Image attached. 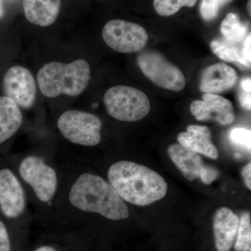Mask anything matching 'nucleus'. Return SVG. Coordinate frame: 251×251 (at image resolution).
Listing matches in <instances>:
<instances>
[{
    "label": "nucleus",
    "instance_id": "obj_2",
    "mask_svg": "<svg viewBox=\"0 0 251 251\" xmlns=\"http://www.w3.org/2000/svg\"><path fill=\"white\" fill-rule=\"evenodd\" d=\"M69 200L77 210L99 214L112 221L129 216L126 204L115 188L97 175H80L71 187Z\"/></svg>",
    "mask_w": 251,
    "mask_h": 251
},
{
    "label": "nucleus",
    "instance_id": "obj_10",
    "mask_svg": "<svg viewBox=\"0 0 251 251\" xmlns=\"http://www.w3.org/2000/svg\"><path fill=\"white\" fill-rule=\"evenodd\" d=\"M26 209V196L21 181L9 168L0 170V211L9 219L22 216Z\"/></svg>",
    "mask_w": 251,
    "mask_h": 251
},
{
    "label": "nucleus",
    "instance_id": "obj_26",
    "mask_svg": "<svg viewBox=\"0 0 251 251\" xmlns=\"http://www.w3.org/2000/svg\"><path fill=\"white\" fill-rule=\"evenodd\" d=\"M251 92H247L241 88L239 91V99L241 105L247 110H251Z\"/></svg>",
    "mask_w": 251,
    "mask_h": 251
},
{
    "label": "nucleus",
    "instance_id": "obj_27",
    "mask_svg": "<svg viewBox=\"0 0 251 251\" xmlns=\"http://www.w3.org/2000/svg\"><path fill=\"white\" fill-rule=\"evenodd\" d=\"M243 56L246 60L251 62V35L249 34L244 40L242 49Z\"/></svg>",
    "mask_w": 251,
    "mask_h": 251
},
{
    "label": "nucleus",
    "instance_id": "obj_8",
    "mask_svg": "<svg viewBox=\"0 0 251 251\" xmlns=\"http://www.w3.org/2000/svg\"><path fill=\"white\" fill-rule=\"evenodd\" d=\"M102 37L109 47L122 53L138 52L148 41V32L143 26L118 19L111 20L105 25Z\"/></svg>",
    "mask_w": 251,
    "mask_h": 251
},
{
    "label": "nucleus",
    "instance_id": "obj_32",
    "mask_svg": "<svg viewBox=\"0 0 251 251\" xmlns=\"http://www.w3.org/2000/svg\"><path fill=\"white\" fill-rule=\"evenodd\" d=\"M251 0H249L247 3V11L248 13H249V16H251Z\"/></svg>",
    "mask_w": 251,
    "mask_h": 251
},
{
    "label": "nucleus",
    "instance_id": "obj_1",
    "mask_svg": "<svg viewBox=\"0 0 251 251\" xmlns=\"http://www.w3.org/2000/svg\"><path fill=\"white\" fill-rule=\"evenodd\" d=\"M109 183L124 201L140 206L163 199L168 184L163 176L133 161L114 163L108 172Z\"/></svg>",
    "mask_w": 251,
    "mask_h": 251
},
{
    "label": "nucleus",
    "instance_id": "obj_7",
    "mask_svg": "<svg viewBox=\"0 0 251 251\" xmlns=\"http://www.w3.org/2000/svg\"><path fill=\"white\" fill-rule=\"evenodd\" d=\"M142 72L155 85L166 90L180 92L186 86V78L179 68L159 52H143L137 59Z\"/></svg>",
    "mask_w": 251,
    "mask_h": 251
},
{
    "label": "nucleus",
    "instance_id": "obj_16",
    "mask_svg": "<svg viewBox=\"0 0 251 251\" xmlns=\"http://www.w3.org/2000/svg\"><path fill=\"white\" fill-rule=\"evenodd\" d=\"M62 0H23L25 15L29 23L48 27L55 22Z\"/></svg>",
    "mask_w": 251,
    "mask_h": 251
},
{
    "label": "nucleus",
    "instance_id": "obj_22",
    "mask_svg": "<svg viewBox=\"0 0 251 251\" xmlns=\"http://www.w3.org/2000/svg\"><path fill=\"white\" fill-rule=\"evenodd\" d=\"M228 138L230 143L236 148L251 153V130L243 127H234L229 130Z\"/></svg>",
    "mask_w": 251,
    "mask_h": 251
},
{
    "label": "nucleus",
    "instance_id": "obj_17",
    "mask_svg": "<svg viewBox=\"0 0 251 251\" xmlns=\"http://www.w3.org/2000/svg\"><path fill=\"white\" fill-rule=\"evenodd\" d=\"M23 121V113L17 104L6 96L0 97V145L17 133Z\"/></svg>",
    "mask_w": 251,
    "mask_h": 251
},
{
    "label": "nucleus",
    "instance_id": "obj_15",
    "mask_svg": "<svg viewBox=\"0 0 251 251\" xmlns=\"http://www.w3.org/2000/svg\"><path fill=\"white\" fill-rule=\"evenodd\" d=\"M168 153L172 161L186 179L194 181L200 178L205 164L199 153L188 150L179 143L170 145Z\"/></svg>",
    "mask_w": 251,
    "mask_h": 251
},
{
    "label": "nucleus",
    "instance_id": "obj_19",
    "mask_svg": "<svg viewBox=\"0 0 251 251\" xmlns=\"http://www.w3.org/2000/svg\"><path fill=\"white\" fill-rule=\"evenodd\" d=\"M221 32L225 39L237 44L244 41L249 35L248 26L234 13H229L224 18L221 24Z\"/></svg>",
    "mask_w": 251,
    "mask_h": 251
},
{
    "label": "nucleus",
    "instance_id": "obj_25",
    "mask_svg": "<svg viewBox=\"0 0 251 251\" xmlns=\"http://www.w3.org/2000/svg\"><path fill=\"white\" fill-rule=\"evenodd\" d=\"M0 251H11L9 232L4 223L0 220Z\"/></svg>",
    "mask_w": 251,
    "mask_h": 251
},
{
    "label": "nucleus",
    "instance_id": "obj_31",
    "mask_svg": "<svg viewBox=\"0 0 251 251\" xmlns=\"http://www.w3.org/2000/svg\"><path fill=\"white\" fill-rule=\"evenodd\" d=\"M3 16H4V9H3L1 0H0V18H2Z\"/></svg>",
    "mask_w": 251,
    "mask_h": 251
},
{
    "label": "nucleus",
    "instance_id": "obj_5",
    "mask_svg": "<svg viewBox=\"0 0 251 251\" xmlns=\"http://www.w3.org/2000/svg\"><path fill=\"white\" fill-rule=\"evenodd\" d=\"M102 125L97 115L77 110L63 112L57 120V128L66 139L85 147L97 146L100 143Z\"/></svg>",
    "mask_w": 251,
    "mask_h": 251
},
{
    "label": "nucleus",
    "instance_id": "obj_14",
    "mask_svg": "<svg viewBox=\"0 0 251 251\" xmlns=\"http://www.w3.org/2000/svg\"><path fill=\"white\" fill-rule=\"evenodd\" d=\"M180 145L211 159H217L219 151L211 141L210 130L205 126L189 125L186 132H181L177 137Z\"/></svg>",
    "mask_w": 251,
    "mask_h": 251
},
{
    "label": "nucleus",
    "instance_id": "obj_23",
    "mask_svg": "<svg viewBox=\"0 0 251 251\" xmlns=\"http://www.w3.org/2000/svg\"><path fill=\"white\" fill-rule=\"evenodd\" d=\"M232 1L233 0H202L200 5L201 16L206 22L213 21L217 17L221 9Z\"/></svg>",
    "mask_w": 251,
    "mask_h": 251
},
{
    "label": "nucleus",
    "instance_id": "obj_11",
    "mask_svg": "<svg viewBox=\"0 0 251 251\" xmlns=\"http://www.w3.org/2000/svg\"><path fill=\"white\" fill-rule=\"evenodd\" d=\"M191 112L198 121H215L222 125L233 123V105L228 99L215 94H204L202 100H196L191 105Z\"/></svg>",
    "mask_w": 251,
    "mask_h": 251
},
{
    "label": "nucleus",
    "instance_id": "obj_9",
    "mask_svg": "<svg viewBox=\"0 0 251 251\" xmlns=\"http://www.w3.org/2000/svg\"><path fill=\"white\" fill-rule=\"evenodd\" d=\"M3 90L20 108L29 109L36 99V83L30 71L21 66L10 68L3 78Z\"/></svg>",
    "mask_w": 251,
    "mask_h": 251
},
{
    "label": "nucleus",
    "instance_id": "obj_24",
    "mask_svg": "<svg viewBox=\"0 0 251 251\" xmlns=\"http://www.w3.org/2000/svg\"><path fill=\"white\" fill-rule=\"evenodd\" d=\"M219 172L216 168L205 165L200 175V179L204 184H210L219 177Z\"/></svg>",
    "mask_w": 251,
    "mask_h": 251
},
{
    "label": "nucleus",
    "instance_id": "obj_21",
    "mask_svg": "<svg viewBox=\"0 0 251 251\" xmlns=\"http://www.w3.org/2000/svg\"><path fill=\"white\" fill-rule=\"evenodd\" d=\"M198 0H153V4L157 14L164 17L176 14L182 7H193Z\"/></svg>",
    "mask_w": 251,
    "mask_h": 251
},
{
    "label": "nucleus",
    "instance_id": "obj_30",
    "mask_svg": "<svg viewBox=\"0 0 251 251\" xmlns=\"http://www.w3.org/2000/svg\"><path fill=\"white\" fill-rule=\"evenodd\" d=\"M58 251L56 250L54 247H50V246H42V247H40L36 249L35 251Z\"/></svg>",
    "mask_w": 251,
    "mask_h": 251
},
{
    "label": "nucleus",
    "instance_id": "obj_13",
    "mask_svg": "<svg viewBox=\"0 0 251 251\" xmlns=\"http://www.w3.org/2000/svg\"><path fill=\"white\" fill-rule=\"evenodd\" d=\"M239 219L229 208H219L213 220L214 241L216 250L229 251L237 236Z\"/></svg>",
    "mask_w": 251,
    "mask_h": 251
},
{
    "label": "nucleus",
    "instance_id": "obj_20",
    "mask_svg": "<svg viewBox=\"0 0 251 251\" xmlns=\"http://www.w3.org/2000/svg\"><path fill=\"white\" fill-rule=\"evenodd\" d=\"M234 249L237 251H251V219L249 212H244L239 219Z\"/></svg>",
    "mask_w": 251,
    "mask_h": 251
},
{
    "label": "nucleus",
    "instance_id": "obj_28",
    "mask_svg": "<svg viewBox=\"0 0 251 251\" xmlns=\"http://www.w3.org/2000/svg\"><path fill=\"white\" fill-rule=\"evenodd\" d=\"M243 179L246 186L249 190L251 189V163H249L243 168L242 171Z\"/></svg>",
    "mask_w": 251,
    "mask_h": 251
},
{
    "label": "nucleus",
    "instance_id": "obj_6",
    "mask_svg": "<svg viewBox=\"0 0 251 251\" xmlns=\"http://www.w3.org/2000/svg\"><path fill=\"white\" fill-rule=\"evenodd\" d=\"M19 174L39 201L46 203L53 199L58 187V177L55 170L41 157L29 155L23 158Z\"/></svg>",
    "mask_w": 251,
    "mask_h": 251
},
{
    "label": "nucleus",
    "instance_id": "obj_4",
    "mask_svg": "<svg viewBox=\"0 0 251 251\" xmlns=\"http://www.w3.org/2000/svg\"><path fill=\"white\" fill-rule=\"evenodd\" d=\"M103 101L109 115L119 121H139L150 110L146 94L129 86L117 85L109 89L104 95Z\"/></svg>",
    "mask_w": 251,
    "mask_h": 251
},
{
    "label": "nucleus",
    "instance_id": "obj_12",
    "mask_svg": "<svg viewBox=\"0 0 251 251\" xmlns=\"http://www.w3.org/2000/svg\"><path fill=\"white\" fill-rule=\"evenodd\" d=\"M237 80V74L233 68L224 63H216L202 72L200 90L204 94L223 93L233 88Z\"/></svg>",
    "mask_w": 251,
    "mask_h": 251
},
{
    "label": "nucleus",
    "instance_id": "obj_3",
    "mask_svg": "<svg viewBox=\"0 0 251 251\" xmlns=\"http://www.w3.org/2000/svg\"><path fill=\"white\" fill-rule=\"evenodd\" d=\"M90 75V67L85 59L69 64L52 62L44 64L38 72V85L41 93L49 98L59 95L75 97L87 88Z\"/></svg>",
    "mask_w": 251,
    "mask_h": 251
},
{
    "label": "nucleus",
    "instance_id": "obj_29",
    "mask_svg": "<svg viewBox=\"0 0 251 251\" xmlns=\"http://www.w3.org/2000/svg\"><path fill=\"white\" fill-rule=\"evenodd\" d=\"M240 87L247 92H251V79L250 77L249 78L247 77L242 80L240 83Z\"/></svg>",
    "mask_w": 251,
    "mask_h": 251
},
{
    "label": "nucleus",
    "instance_id": "obj_18",
    "mask_svg": "<svg viewBox=\"0 0 251 251\" xmlns=\"http://www.w3.org/2000/svg\"><path fill=\"white\" fill-rule=\"evenodd\" d=\"M210 46L214 53L225 62L239 63L245 67H251V62L244 58L239 44L219 39L211 41Z\"/></svg>",
    "mask_w": 251,
    "mask_h": 251
}]
</instances>
